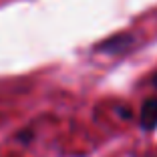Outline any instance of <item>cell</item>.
<instances>
[{"label": "cell", "mask_w": 157, "mask_h": 157, "mask_svg": "<svg viewBox=\"0 0 157 157\" xmlns=\"http://www.w3.org/2000/svg\"><path fill=\"white\" fill-rule=\"evenodd\" d=\"M139 123L145 131H151L157 127V97H151L143 103L139 113Z\"/></svg>", "instance_id": "obj_1"}, {"label": "cell", "mask_w": 157, "mask_h": 157, "mask_svg": "<svg viewBox=\"0 0 157 157\" xmlns=\"http://www.w3.org/2000/svg\"><path fill=\"white\" fill-rule=\"evenodd\" d=\"M153 85H155V87H157V75H155V77H153Z\"/></svg>", "instance_id": "obj_2"}]
</instances>
